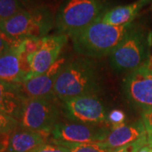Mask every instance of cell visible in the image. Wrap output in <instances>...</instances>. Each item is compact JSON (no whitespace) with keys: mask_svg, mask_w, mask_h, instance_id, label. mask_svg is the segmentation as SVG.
Returning a JSON list of instances; mask_svg holds the SVG:
<instances>
[{"mask_svg":"<svg viewBox=\"0 0 152 152\" xmlns=\"http://www.w3.org/2000/svg\"><path fill=\"white\" fill-rule=\"evenodd\" d=\"M61 145L67 147L71 152H112L113 151L101 143L92 144H62Z\"/></svg>","mask_w":152,"mask_h":152,"instance_id":"cell-17","label":"cell"},{"mask_svg":"<svg viewBox=\"0 0 152 152\" xmlns=\"http://www.w3.org/2000/svg\"><path fill=\"white\" fill-rule=\"evenodd\" d=\"M150 38L141 27L132 25L124 38L110 56V64L117 72L132 71L149 60Z\"/></svg>","mask_w":152,"mask_h":152,"instance_id":"cell-4","label":"cell"},{"mask_svg":"<svg viewBox=\"0 0 152 152\" xmlns=\"http://www.w3.org/2000/svg\"><path fill=\"white\" fill-rule=\"evenodd\" d=\"M147 143H148L147 137H144L137 141L131 143L129 145H127L125 146L120 147L118 149L113 150L112 152H138L140 148L147 145Z\"/></svg>","mask_w":152,"mask_h":152,"instance_id":"cell-23","label":"cell"},{"mask_svg":"<svg viewBox=\"0 0 152 152\" xmlns=\"http://www.w3.org/2000/svg\"><path fill=\"white\" fill-rule=\"evenodd\" d=\"M49 134L23 129L19 126L16 130L9 135L7 152H30L36 147L48 143Z\"/></svg>","mask_w":152,"mask_h":152,"instance_id":"cell-15","label":"cell"},{"mask_svg":"<svg viewBox=\"0 0 152 152\" xmlns=\"http://www.w3.org/2000/svg\"><path fill=\"white\" fill-rule=\"evenodd\" d=\"M6 137H8V136H2V135H0V141H2L3 140H4Z\"/></svg>","mask_w":152,"mask_h":152,"instance_id":"cell-29","label":"cell"},{"mask_svg":"<svg viewBox=\"0 0 152 152\" xmlns=\"http://www.w3.org/2000/svg\"><path fill=\"white\" fill-rule=\"evenodd\" d=\"M67 42L68 37L65 35L47 36L42 37L40 47L31 53L26 54L22 49L24 58L30 69V74L26 80L42 75L53 65L59 58L62 48Z\"/></svg>","mask_w":152,"mask_h":152,"instance_id":"cell-10","label":"cell"},{"mask_svg":"<svg viewBox=\"0 0 152 152\" xmlns=\"http://www.w3.org/2000/svg\"><path fill=\"white\" fill-rule=\"evenodd\" d=\"M125 118L126 115L120 109H113L107 113V121L111 128L125 124Z\"/></svg>","mask_w":152,"mask_h":152,"instance_id":"cell-21","label":"cell"},{"mask_svg":"<svg viewBox=\"0 0 152 152\" xmlns=\"http://www.w3.org/2000/svg\"><path fill=\"white\" fill-rule=\"evenodd\" d=\"M2 24H3V19L0 17V36L3 37L4 38H5V39H7V40H9V41H10V42H13V41H11L10 39H9V38L7 37L4 34V32H3V29H2Z\"/></svg>","mask_w":152,"mask_h":152,"instance_id":"cell-27","label":"cell"},{"mask_svg":"<svg viewBox=\"0 0 152 152\" xmlns=\"http://www.w3.org/2000/svg\"><path fill=\"white\" fill-rule=\"evenodd\" d=\"M138 152H152V145H145L144 146L140 149V151Z\"/></svg>","mask_w":152,"mask_h":152,"instance_id":"cell-26","label":"cell"},{"mask_svg":"<svg viewBox=\"0 0 152 152\" xmlns=\"http://www.w3.org/2000/svg\"><path fill=\"white\" fill-rule=\"evenodd\" d=\"M111 127L81 123L58 122L51 132V142L55 144H92L103 142Z\"/></svg>","mask_w":152,"mask_h":152,"instance_id":"cell-9","label":"cell"},{"mask_svg":"<svg viewBox=\"0 0 152 152\" xmlns=\"http://www.w3.org/2000/svg\"><path fill=\"white\" fill-rule=\"evenodd\" d=\"M63 113L73 122L85 124L111 127L102 102L95 95L82 96L63 102Z\"/></svg>","mask_w":152,"mask_h":152,"instance_id":"cell-8","label":"cell"},{"mask_svg":"<svg viewBox=\"0 0 152 152\" xmlns=\"http://www.w3.org/2000/svg\"><path fill=\"white\" fill-rule=\"evenodd\" d=\"M140 10L138 1L130 4L118 6L105 12L101 20L110 26H122L131 24Z\"/></svg>","mask_w":152,"mask_h":152,"instance_id":"cell-16","label":"cell"},{"mask_svg":"<svg viewBox=\"0 0 152 152\" xmlns=\"http://www.w3.org/2000/svg\"><path fill=\"white\" fill-rule=\"evenodd\" d=\"M53 26L51 13L45 9L23 10L3 20V32L13 42L47 37Z\"/></svg>","mask_w":152,"mask_h":152,"instance_id":"cell-5","label":"cell"},{"mask_svg":"<svg viewBox=\"0 0 152 152\" xmlns=\"http://www.w3.org/2000/svg\"><path fill=\"white\" fill-rule=\"evenodd\" d=\"M66 63L64 58H59L44 74L24 82L22 88L26 95L29 98L55 96L53 95L55 81Z\"/></svg>","mask_w":152,"mask_h":152,"instance_id":"cell-12","label":"cell"},{"mask_svg":"<svg viewBox=\"0 0 152 152\" xmlns=\"http://www.w3.org/2000/svg\"><path fill=\"white\" fill-rule=\"evenodd\" d=\"M144 137H147L144 123L139 119L130 124L112 127L107 139L102 142L105 146L113 151L137 141Z\"/></svg>","mask_w":152,"mask_h":152,"instance_id":"cell-13","label":"cell"},{"mask_svg":"<svg viewBox=\"0 0 152 152\" xmlns=\"http://www.w3.org/2000/svg\"><path fill=\"white\" fill-rule=\"evenodd\" d=\"M4 152H7V151H4Z\"/></svg>","mask_w":152,"mask_h":152,"instance_id":"cell-30","label":"cell"},{"mask_svg":"<svg viewBox=\"0 0 152 152\" xmlns=\"http://www.w3.org/2000/svg\"><path fill=\"white\" fill-rule=\"evenodd\" d=\"M100 90L96 65L87 58H78L63 67L55 81L53 95L63 102L82 96H96Z\"/></svg>","mask_w":152,"mask_h":152,"instance_id":"cell-1","label":"cell"},{"mask_svg":"<svg viewBox=\"0 0 152 152\" xmlns=\"http://www.w3.org/2000/svg\"></svg>","mask_w":152,"mask_h":152,"instance_id":"cell-31","label":"cell"},{"mask_svg":"<svg viewBox=\"0 0 152 152\" xmlns=\"http://www.w3.org/2000/svg\"><path fill=\"white\" fill-rule=\"evenodd\" d=\"M19 121L10 115L0 112V135L9 136L19 128Z\"/></svg>","mask_w":152,"mask_h":152,"instance_id":"cell-19","label":"cell"},{"mask_svg":"<svg viewBox=\"0 0 152 152\" xmlns=\"http://www.w3.org/2000/svg\"><path fill=\"white\" fill-rule=\"evenodd\" d=\"M15 42H10V41H9V40H7V39L0 36V56L4 54L6 51H8L10 48V47Z\"/></svg>","mask_w":152,"mask_h":152,"instance_id":"cell-24","label":"cell"},{"mask_svg":"<svg viewBox=\"0 0 152 152\" xmlns=\"http://www.w3.org/2000/svg\"><path fill=\"white\" fill-rule=\"evenodd\" d=\"M123 91L135 108L147 112L152 109V62L129 72L123 81Z\"/></svg>","mask_w":152,"mask_h":152,"instance_id":"cell-7","label":"cell"},{"mask_svg":"<svg viewBox=\"0 0 152 152\" xmlns=\"http://www.w3.org/2000/svg\"><path fill=\"white\" fill-rule=\"evenodd\" d=\"M8 140H9V136L6 137L4 140H3L2 141H0V152H4L6 151L7 145H8Z\"/></svg>","mask_w":152,"mask_h":152,"instance_id":"cell-25","label":"cell"},{"mask_svg":"<svg viewBox=\"0 0 152 152\" xmlns=\"http://www.w3.org/2000/svg\"><path fill=\"white\" fill-rule=\"evenodd\" d=\"M104 9L102 0H66L55 19L57 30L71 37L100 20Z\"/></svg>","mask_w":152,"mask_h":152,"instance_id":"cell-3","label":"cell"},{"mask_svg":"<svg viewBox=\"0 0 152 152\" xmlns=\"http://www.w3.org/2000/svg\"><path fill=\"white\" fill-rule=\"evenodd\" d=\"M151 0H138V3H139V5L140 7V9H142L144 6H145L148 4Z\"/></svg>","mask_w":152,"mask_h":152,"instance_id":"cell-28","label":"cell"},{"mask_svg":"<svg viewBox=\"0 0 152 152\" xmlns=\"http://www.w3.org/2000/svg\"><path fill=\"white\" fill-rule=\"evenodd\" d=\"M58 100L56 96L28 98L19 120L20 127L50 135L63 112Z\"/></svg>","mask_w":152,"mask_h":152,"instance_id":"cell-6","label":"cell"},{"mask_svg":"<svg viewBox=\"0 0 152 152\" xmlns=\"http://www.w3.org/2000/svg\"><path fill=\"white\" fill-rule=\"evenodd\" d=\"M132 26V23L122 26H113L100 20L80 32L71 40L74 49L86 58H100L110 55L124 38Z\"/></svg>","mask_w":152,"mask_h":152,"instance_id":"cell-2","label":"cell"},{"mask_svg":"<svg viewBox=\"0 0 152 152\" xmlns=\"http://www.w3.org/2000/svg\"><path fill=\"white\" fill-rule=\"evenodd\" d=\"M22 84L0 80V112L10 115L18 121L21 118L26 101L28 99Z\"/></svg>","mask_w":152,"mask_h":152,"instance_id":"cell-14","label":"cell"},{"mask_svg":"<svg viewBox=\"0 0 152 152\" xmlns=\"http://www.w3.org/2000/svg\"><path fill=\"white\" fill-rule=\"evenodd\" d=\"M25 10L20 0H0V17L3 20L8 19Z\"/></svg>","mask_w":152,"mask_h":152,"instance_id":"cell-18","label":"cell"},{"mask_svg":"<svg viewBox=\"0 0 152 152\" xmlns=\"http://www.w3.org/2000/svg\"><path fill=\"white\" fill-rule=\"evenodd\" d=\"M30 70L22 54L20 41L15 42L0 56V80L23 84L27 80Z\"/></svg>","mask_w":152,"mask_h":152,"instance_id":"cell-11","label":"cell"},{"mask_svg":"<svg viewBox=\"0 0 152 152\" xmlns=\"http://www.w3.org/2000/svg\"><path fill=\"white\" fill-rule=\"evenodd\" d=\"M30 152H71L67 147L58 145L55 143H45L39 146L36 147Z\"/></svg>","mask_w":152,"mask_h":152,"instance_id":"cell-20","label":"cell"},{"mask_svg":"<svg viewBox=\"0 0 152 152\" xmlns=\"http://www.w3.org/2000/svg\"><path fill=\"white\" fill-rule=\"evenodd\" d=\"M141 120L144 123L147 134L148 145H152V109L142 113Z\"/></svg>","mask_w":152,"mask_h":152,"instance_id":"cell-22","label":"cell"}]
</instances>
